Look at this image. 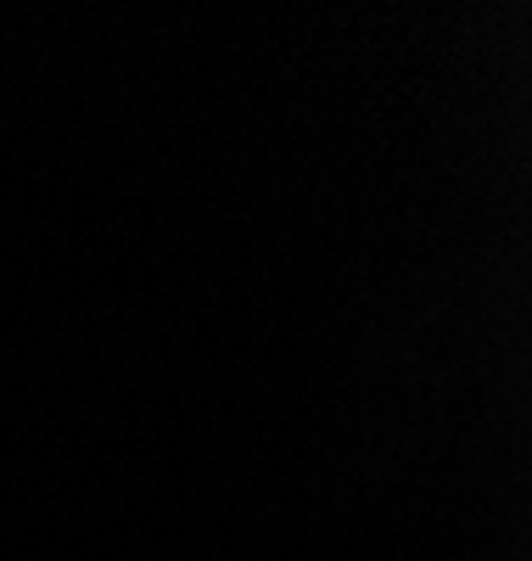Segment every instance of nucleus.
Here are the masks:
<instances>
[]
</instances>
